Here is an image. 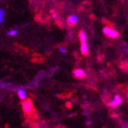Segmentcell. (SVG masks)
<instances>
[{"instance_id":"52a82bcc","label":"cell","mask_w":128,"mask_h":128,"mask_svg":"<svg viewBox=\"0 0 128 128\" xmlns=\"http://www.w3.org/2000/svg\"><path fill=\"white\" fill-rule=\"evenodd\" d=\"M18 95L21 100H24L26 98V91L23 89H20L18 91Z\"/></svg>"},{"instance_id":"30bf717a","label":"cell","mask_w":128,"mask_h":128,"mask_svg":"<svg viewBox=\"0 0 128 128\" xmlns=\"http://www.w3.org/2000/svg\"><path fill=\"white\" fill-rule=\"evenodd\" d=\"M17 34H18V31L17 30H12V31H9L7 33V35H10V36H14V35H15Z\"/></svg>"},{"instance_id":"5b68a950","label":"cell","mask_w":128,"mask_h":128,"mask_svg":"<svg viewBox=\"0 0 128 128\" xmlns=\"http://www.w3.org/2000/svg\"><path fill=\"white\" fill-rule=\"evenodd\" d=\"M78 22V17L75 15H72L68 18V22L71 25H74Z\"/></svg>"},{"instance_id":"3957f363","label":"cell","mask_w":128,"mask_h":128,"mask_svg":"<svg viewBox=\"0 0 128 128\" xmlns=\"http://www.w3.org/2000/svg\"><path fill=\"white\" fill-rule=\"evenodd\" d=\"M121 103H122V99L120 98V97L119 95H116L114 97V100L109 104V106L113 107H116L119 106Z\"/></svg>"},{"instance_id":"6da1fadb","label":"cell","mask_w":128,"mask_h":128,"mask_svg":"<svg viewBox=\"0 0 128 128\" xmlns=\"http://www.w3.org/2000/svg\"><path fill=\"white\" fill-rule=\"evenodd\" d=\"M22 108L26 115H31V114L35 112V107L31 98L26 99L24 101H22Z\"/></svg>"},{"instance_id":"9c48e42d","label":"cell","mask_w":128,"mask_h":128,"mask_svg":"<svg viewBox=\"0 0 128 128\" xmlns=\"http://www.w3.org/2000/svg\"><path fill=\"white\" fill-rule=\"evenodd\" d=\"M4 15H5V9H0V24H2L3 22Z\"/></svg>"},{"instance_id":"277c9868","label":"cell","mask_w":128,"mask_h":128,"mask_svg":"<svg viewBox=\"0 0 128 128\" xmlns=\"http://www.w3.org/2000/svg\"><path fill=\"white\" fill-rule=\"evenodd\" d=\"M73 75H74V76L78 78H82L85 77V74L84 71H82V69H76L73 71Z\"/></svg>"},{"instance_id":"7c38bea8","label":"cell","mask_w":128,"mask_h":128,"mask_svg":"<svg viewBox=\"0 0 128 128\" xmlns=\"http://www.w3.org/2000/svg\"><path fill=\"white\" fill-rule=\"evenodd\" d=\"M127 127H128V124H127Z\"/></svg>"},{"instance_id":"8992f818","label":"cell","mask_w":128,"mask_h":128,"mask_svg":"<svg viewBox=\"0 0 128 128\" xmlns=\"http://www.w3.org/2000/svg\"><path fill=\"white\" fill-rule=\"evenodd\" d=\"M81 52L85 55H88V46H87L86 42L81 43Z\"/></svg>"},{"instance_id":"ba28073f","label":"cell","mask_w":128,"mask_h":128,"mask_svg":"<svg viewBox=\"0 0 128 128\" xmlns=\"http://www.w3.org/2000/svg\"><path fill=\"white\" fill-rule=\"evenodd\" d=\"M79 38H80V42H86V34L85 32L82 31L79 33Z\"/></svg>"},{"instance_id":"8fae6325","label":"cell","mask_w":128,"mask_h":128,"mask_svg":"<svg viewBox=\"0 0 128 128\" xmlns=\"http://www.w3.org/2000/svg\"><path fill=\"white\" fill-rule=\"evenodd\" d=\"M60 51H61L62 53H66V51L63 48H60Z\"/></svg>"},{"instance_id":"7a4b0ae2","label":"cell","mask_w":128,"mask_h":128,"mask_svg":"<svg viewBox=\"0 0 128 128\" xmlns=\"http://www.w3.org/2000/svg\"><path fill=\"white\" fill-rule=\"evenodd\" d=\"M103 32L105 35H106L107 37H110V38H117L119 35L118 32L117 31L114 30L112 29H110V28H107V27L104 28Z\"/></svg>"}]
</instances>
